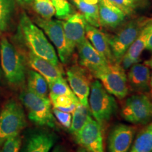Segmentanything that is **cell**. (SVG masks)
<instances>
[{"label":"cell","instance_id":"obj_7","mask_svg":"<svg viewBox=\"0 0 152 152\" xmlns=\"http://www.w3.org/2000/svg\"><path fill=\"white\" fill-rule=\"evenodd\" d=\"M101 82L105 90L115 97L123 99L128 94V83L125 70L118 63L109 65L93 75Z\"/></svg>","mask_w":152,"mask_h":152},{"label":"cell","instance_id":"obj_2","mask_svg":"<svg viewBox=\"0 0 152 152\" xmlns=\"http://www.w3.org/2000/svg\"><path fill=\"white\" fill-rule=\"evenodd\" d=\"M0 64L3 75L9 84L14 86L23 84L26 77L24 58L7 37L1 38L0 41Z\"/></svg>","mask_w":152,"mask_h":152},{"label":"cell","instance_id":"obj_6","mask_svg":"<svg viewBox=\"0 0 152 152\" xmlns=\"http://www.w3.org/2000/svg\"><path fill=\"white\" fill-rule=\"evenodd\" d=\"M26 125L22 106L14 99L9 100L0 113V150L7 140L19 135Z\"/></svg>","mask_w":152,"mask_h":152},{"label":"cell","instance_id":"obj_24","mask_svg":"<svg viewBox=\"0 0 152 152\" xmlns=\"http://www.w3.org/2000/svg\"><path fill=\"white\" fill-rule=\"evenodd\" d=\"M28 89L35 94L47 97L49 85L42 75L34 70L28 71Z\"/></svg>","mask_w":152,"mask_h":152},{"label":"cell","instance_id":"obj_25","mask_svg":"<svg viewBox=\"0 0 152 152\" xmlns=\"http://www.w3.org/2000/svg\"><path fill=\"white\" fill-rule=\"evenodd\" d=\"M123 13L125 16L134 14L137 11L149 6V0H109Z\"/></svg>","mask_w":152,"mask_h":152},{"label":"cell","instance_id":"obj_23","mask_svg":"<svg viewBox=\"0 0 152 152\" xmlns=\"http://www.w3.org/2000/svg\"><path fill=\"white\" fill-rule=\"evenodd\" d=\"M90 118H92V114L90 107L83 106L80 102H79L72 115L71 125L69 129L71 134L75 136L84 127Z\"/></svg>","mask_w":152,"mask_h":152},{"label":"cell","instance_id":"obj_11","mask_svg":"<svg viewBox=\"0 0 152 152\" xmlns=\"http://www.w3.org/2000/svg\"><path fill=\"white\" fill-rule=\"evenodd\" d=\"M90 72L83 66H73L66 71L69 86L80 102L89 107V95L90 92L91 77Z\"/></svg>","mask_w":152,"mask_h":152},{"label":"cell","instance_id":"obj_26","mask_svg":"<svg viewBox=\"0 0 152 152\" xmlns=\"http://www.w3.org/2000/svg\"><path fill=\"white\" fill-rule=\"evenodd\" d=\"M49 99L52 102L53 107L69 113H73L76 106L80 102L75 94L62 95V96H55Z\"/></svg>","mask_w":152,"mask_h":152},{"label":"cell","instance_id":"obj_27","mask_svg":"<svg viewBox=\"0 0 152 152\" xmlns=\"http://www.w3.org/2000/svg\"><path fill=\"white\" fill-rule=\"evenodd\" d=\"M14 9V0H0V33L8 29Z\"/></svg>","mask_w":152,"mask_h":152},{"label":"cell","instance_id":"obj_4","mask_svg":"<svg viewBox=\"0 0 152 152\" xmlns=\"http://www.w3.org/2000/svg\"><path fill=\"white\" fill-rule=\"evenodd\" d=\"M88 103L91 114L103 130L116 110L117 106L113 95L105 90L99 80L91 83Z\"/></svg>","mask_w":152,"mask_h":152},{"label":"cell","instance_id":"obj_30","mask_svg":"<svg viewBox=\"0 0 152 152\" xmlns=\"http://www.w3.org/2000/svg\"><path fill=\"white\" fill-rule=\"evenodd\" d=\"M56 11V16L59 19L65 20L72 14V9L67 0H51Z\"/></svg>","mask_w":152,"mask_h":152},{"label":"cell","instance_id":"obj_36","mask_svg":"<svg viewBox=\"0 0 152 152\" xmlns=\"http://www.w3.org/2000/svg\"><path fill=\"white\" fill-rule=\"evenodd\" d=\"M17 2H18L20 4H30L32 2L33 0H16Z\"/></svg>","mask_w":152,"mask_h":152},{"label":"cell","instance_id":"obj_34","mask_svg":"<svg viewBox=\"0 0 152 152\" xmlns=\"http://www.w3.org/2000/svg\"><path fill=\"white\" fill-rule=\"evenodd\" d=\"M146 49L147 50H149L152 52V30L150 33L149 37L147 39V45H146Z\"/></svg>","mask_w":152,"mask_h":152},{"label":"cell","instance_id":"obj_41","mask_svg":"<svg viewBox=\"0 0 152 152\" xmlns=\"http://www.w3.org/2000/svg\"><path fill=\"white\" fill-rule=\"evenodd\" d=\"M150 96H151V98L152 99V91L151 92V94H150Z\"/></svg>","mask_w":152,"mask_h":152},{"label":"cell","instance_id":"obj_3","mask_svg":"<svg viewBox=\"0 0 152 152\" xmlns=\"http://www.w3.org/2000/svg\"><path fill=\"white\" fill-rule=\"evenodd\" d=\"M19 99L26 108L30 121L39 126L56 128L52 102L48 97L39 96L26 88L21 91Z\"/></svg>","mask_w":152,"mask_h":152},{"label":"cell","instance_id":"obj_17","mask_svg":"<svg viewBox=\"0 0 152 152\" xmlns=\"http://www.w3.org/2000/svg\"><path fill=\"white\" fill-rule=\"evenodd\" d=\"M85 31L86 38L101 56L109 64L115 63L109 45L108 35L98 29V28L94 27L87 22L85 24Z\"/></svg>","mask_w":152,"mask_h":152},{"label":"cell","instance_id":"obj_31","mask_svg":"<svg viewBox=\"0 0 152 152\" xmlns=\"http://www.w3.org/2000/svg\"><path fill=\"white\" fill-rule=\"evenodd\" d=\"M21 137L17 135L7 140L1 148L0 152H20Z\"/></svg>","mask_w":152,"mask_h":152},{"label":"cell","instance_id":"obj_14","mask_svg":"<svg viewBox=\"0 0 152 152\" xmlns=\"http://www.w3.org/2000/svg\"><path fill=\"white\" fill-rule=\"evenodd\" d=\"M79 62L81 66L94 75L109 65L101 54L94 48L92 44L86 39L77 47Z\"/></svg>","mask_w":152,"mask_h":152},{"label":"cell","instance_id":"obj_28","mask_svg":"<svg viewBox=\"0 0 152 152\" xmlns=\"http://www.w3.org/2000/svg\"><path fill=\"white\" fill-rule=\"evenodd\" d=\"M49 99L62 95H74L73 91L64 77L49 84Z\"/></svg>","mask_w":152,"mask_h":152},{"label":"cell","instance_id":"obj_21","mask_svg":"<svg viewBox=\"0 0 152 152\" xmlns=\"http://www.w3.org/2000/svg\"><path fill=\"white\" fill-rule=\"evenodd\" d=\"M151 30L152 18H151L150 21L144 26L135 40L125 53L130 58L137 61L139 62L140 61V56H141L142 52L146 49L147 39Z\"/></svg>","mask_w":152,"mask_h":152},{"label":"cell","instance_id":"obj_1","mask_svg":"<svg viewBox=\"0 0 152 152\" xmlns=\"http://www.w3.org/2000/svg\"><path fill=\"white\" fill-rule=\"evenodd\" d=\"M19 29L30 52L49 61L55 66H59L54 47L45 36L43 30L34 23L26 13H22L20 16Z\"/></svg>","mask_w":152,"mask_h":152},{"label":"cell","instance_id":"obj_37","mask_svg":"<svg viewBox=\"0 0 152 152\" xmlns=\"http://www.w3.org/2000/svg\"><path fill=\"white\" fill-rule=\"evenodd\" d=\"M144 64H145L146 66H147L149 68H151V69H152V56L149 58V60L145 61V62H144Z\"/></svg>","mask_w":152,"mask_h":152},{"label":"cell","instance_id":"obj_16","mask_svg":"<svg viewBox=\"0 0 152 152\" xmlns=\"http://www.w3.org/2000/svg\"><path fill=\"white\" fill-rule=\"evenodd\" d=\"M99 17L101 27L114 29L123 23L125 16L109 0H99Z\"/></svg>","mask_w":152,"mask_h":152},{"label":"cell","instance_id":"obj_18","mask_svg":"<svg viewBox=\"0 0 152 152\" xmlns=\"http://www.w3.org/2000/svg\"><path fill=\"white\" fill-rule=\"evenodd\" d=\"M28 61L34 71L45 77L48 85L63 77V71L59 66H55L49 61L36 56L31 52L28 53Z\"/></svg>","mask_w":152,"mask_h":152},{"label":"cell","instance_id":"obj_15","mask_svg":"<svg viewBox=\"0 0 152 152\" xmlns=\"http://www.w3.org/2000/svg\"><path fill=\"white\" fill-rule=\"evenodd\" d=\"M56 138L54 132L36 131L26 139L22 152H49L56 143Z\"/></svg>","mask_w":152,"mask_h":152},{"label":"cell","instance_id":"obj_29","mask_svg":"<svg viewBox=\"0 0 152 152\" xmlns=\"http://www.w3.org/2000/svg\"><path fill=\"white\" fill-rule=\"evenodd\" d=\"M34 9L44 19H52L56 14L54 7L51 0H34Z\"/></svg>","mask_w":152,"mask_h":152},{"label":"cell","instance_id":"obj_39","mask_svg":"<svg viewBox=\"0 0 152 152\" xmlns=\"http://www.w3.org/2000/svg\"><path fill=\"white\" fill-rule=\"evenodd\" d=\"M2 71H1V64H0V81H1V77H2Z\"/></svg>","mask_w":152,"mask_h":152},{"label":"cell","instance_id":"obj_33","mask_svg":"<svg viewBox=\"0 0 152 152\" xmlns=\"http://www.w3.org/2000/svg\"><path fill=\"white\" fill-rule=\"evenodd\" d=\"M137 63H139V61L132 59V58H130L126 54H125L122 57V58H121V60L120 61L119 64L121 66V67L125 71V70L129 69L131 66L137 64Z\"/></svg>","mask_w":152,"mask_h":152},{"label":"cell","instance_id":"obj_9","mask_svg":"<svg viewBox=\"0 0 152 152\" xmlns=\"http://www.w3.org/2000/svg\"><path fill=\"white\" fill-rule=\"evenodd\" d=\"M85 24L86 20L80 13L72 14L63 21L66 50L69 58L77 45L87 39Z\"/></svg>","mask_w":152,"mask_h":152},{"label":"cell","instance_id":"obj_32","mask_svg":"<svg viewBox=\"0 0 152 152\" xmlns=\"http://www.w3.org/2000/svg\"><path fill=\"white\" fill-rule=\"evenodd\" d=\"M53 114L57 121L60 123V124L63 125L64 128L70 129L72 122V115L71 113H66V112L60 111V110L53 107L52 109Z\"/></svg>","mask_w":152,"mask_h":152},{"label":"cell","instance_id":"obj_22","mask_svg":"<svg viewBox=\"0 0 152 152\" xmlns=\"http://www.w3.org/2000/svg\"><path fill=\"white\" fill-rule=\"evenodd\" d=\"M129 152H152V122L140 131Z\"/></svg>","mask_w":152,"mask_h":152},{"label":"cell","instance_id":"obj_5","mask_svg":"<svg viewBox=\"0 0 152 152\" xmlns=\"http://www.w3.org/2000/svg\"><path fill=\"white\" fill-rule=\"evenodd\" d=\"M150 20L151 18L144 16L133 18L123 25L115 35L108 36L114 61L119 64L123 55Z\"/></svg>","mask_w":152,"mask_h":152},{"label":"cell","instance_id":"obj_8","mask_svg":"<svg viewBox=\"0 0 152 152\" xmlns=\"http://www.w3.org/2000/svg\"><path fill=\"white\" fill-rule=\"evenodd\" d=\"M121 115L125 121L135 125H145L152 120V99L140 93L127 99L123 105Z\"/></svg>","mask_w":152,"mask_h":152},{"label":"cell","instance_id":"obj_19","mask_svg":"<svg viewBox=\"0 0 152 152\" xmlns=\"http://www.w3.org/2000/svg\"><path fill=\"white\" fill-rule=\"evenodd\" d=\"M128 83L133 90L139 92H148L150 90V69L145 64L137 63L129 68Z\"/></svg>","mask_w":152,"mask_h":152},{"label":"cell","instance_id":"obj_13","mask_svg":"<svg viewBox=\"0 0 152 152\" xmlns=\"http://www.w3.org/2000/svg\"><path fill=\"white\" fill-rule=\"evenodd\" d=\"M137 128L125 124H118L112 129L108 140L109 152H129Z\"/></svg>","mask_w":152,"mask_h":152},{"label":"cell","instance_id":"obj_38","mask_svg":"<svg viewBox=\"0 0 152 152\" xmlns=\"http://www.w3.org/2000/svg\"><path fill=\"white\" fill-rule=\"evenodd\" d=\"M77 152H90V151H87V149H84V148H83V147H80V148H79L78 149H77Z\"/></svg>","mask_w":152,"mask_h":152},{"label":"cell","instance_id":"obj_10","mask_svg":"<svg viewBox=\"0 0 152 152\" xmlns=\"http://www.w3.org/2000/svg\"><path fill=\"white\" fill-rule=\"evenodd\" d=\"M36 24L47 35L56 47L58 58L62 63L66 64L69 59L66 50L65 34L63 21L53 19H44L41 17L36 18Z\"/></svg>","mask_w":152,"mask_h":152},{"label":"cell","instance_id":"obj_40","mask_svg":"<svg viewBox=\"0 0 152 152\" xmlns=\"http://www.w3.org/2000/svg\"><path fill=\"white\" fill-rule=\"evenodd\" d=\"M150 87L152 89V74L151 75V77H150Z\"/></svg>","mask_w":152,"mask_h":152},{"label":"cell","instance_id":"obj_20","mask_svg":"<svg viewBox=\"0 0 152 152\" xmlns=\"http://www.w3.org/2000/svg\"><path fill=\"white\" fill-rule=\"evenodd\" d=\"M87 23L99 28V0H72Z\"/></svg>","mask_w":152,"mask_h":152},{"label":"cell","instance_id":"obj_12","mask_svg":"<svg viewBox=\"0 0 152 152\" xmlns=\"http://www.w3.org/2000/svg\"><path fill=\"white\" fill-rule=\"evenodd\" d=\"M102 132L103 130L99 123L90 118L74 137L80 147L90 152H105Z\"/></svg>","mask_w":152,"mask_h":152},{"label":"cell","instance_id":"obj_35","mask_svg":"<svg viewBox=\"0 0 152 152\" xmlns=\"http://www.w3.org/2000/svg\"><path fill=\"white\" fill-rule=\"evenodd\" d=\"M52 152H67L66 151V149L61 146H56L54 147V149H53Z\"/></svg>","mask_w":152,"mask_h":152}]
</instances>
